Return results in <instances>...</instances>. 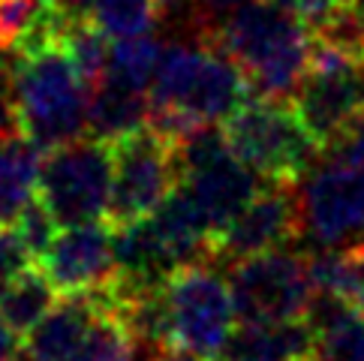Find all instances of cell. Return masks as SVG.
I'll list each match as a JSON object with an SVG mask.
<instances>
[{"label":"cell","mask_w":364,"mask_h":361,"mask_svg":"<svg viewBox=\"0 0 364 361\" xmlns=\"http://www.w3.org/2000/svg\"><path fill=\"white\" fill-rule=\"evenodd\" d=\"M9 85L21 133L40 151L87 136L90 87L63 43V24L51 12L12 51Z\"/></svg>","instance_id":"6da1fadb"},{"label":"cell","mask_w":364,"mask_h":361,"mask_svg":"<svg viewBox=\"0 0 364 361\" xmlns=\"http://www.w3.org/2000/svg\"><path fill=\"white\" fill-rule=\"evenodd\" d=\"M148 94V126L178 141L199 124H223L250 99V85L238 63L214 43L168 40Z\"/></svg>","instance_id":"7a4b0ae2"},{"label":"cell","mask_w":364,"mask_h":361,"mask_svg":"<svg viewBox=\"0 0 364 361\" xmlns=\"http://www.w3.org/2000/svg\"><path fill=\"white\" fill-rule=\"evenodd\" d=\"M211 43L241 67L250 97L277 102L298 97L314 60V36L307 24L268 0H247L238 6L217 28Z\"/></svg>","instance_id":"3957f363"},{"label":"cell","mask_w":364,"mask_h":361,"mask_svg":"<svg viewBox=\"0 0 364 361\" xmlns=\"http://www.w3.org/2000/svg\"><path fill=\"white\" fill-rule=\"evenodd\" d=\"M229 148L262 180H301L322 160L292 102L250 97L223 121Z\"/></svg>","instance_id":"277c9868"},{"label":"cell","mask_w":364,"mask_h":361,"mask_svg":"<svg viewBox=\"0 0 364 361\" xmlns=\"http://www.w3.org/2000/svg\"><path fill=\"white\" fill-rule=\"evenodd\" d=\"M295 196L301 250L364 244V166L322 157L295 184Z\"/></svg>","instance_id":"5b68a950"},{"label":"cell","mask_w":364,"mask_h":361,"mask_svg":"<svg viewBox=\"0 0 364 361\" xmlns=\"http://www.w3.org/2000/svg\"><path fill=\"white\" fill-rule=\"evenodd\" d=\"M114 180V141L82 136L43 157L40 199L60 226L106 220Z\"/></svg>","instance_id":"8992f818"},{"label":"cell","mask_w":364,"mask_h":361,"mask_svg":"<svg viewBox=\"0 0 364 361\" xmlns=\"http://www.w3.org/2000/svg\"><path fill=\"white\" fill-rule=\"evenodd\" d=\"M166 307L172 346L217 358L235 328V301L217 265H181L166 277Z\"/></svg>","instance_id":"52a82bcc"},{"label":"cell","mask_w":364,"mask_h":361,"mask_svg":"<svg viewBox=\"0 0 364 361\" xmlns=\"http://www.w3.org/2000/svg\"><path fill=\"white\" fill-rule=\"evenodd\" d=\"M226 280L241 322L304 319L314 298V277L304 250H268L226 265Z\"/></svg>","instance_id":"ba28073f"},{"label":"cell","mask_w":364,"mask_h":361,"mask_svg":"<svg viewBox=\"0 0 364 361\" xmlns=\"http://www.w3.org/2000/svg\"><path fill=\"white\" fill-rule=\"evenodd\" d=\"M178 184L181 169L175 141L141 126L139 133L114 141V180L106 220L121 226L154 214Z\"/></svg>","instance_id":"9c48e42d"},{"label":"cell","mask_w":364,"mask_h":361,"mask_svg":"<svg viewBox=\"0 0 364 361\" xmlns=\"http://www.w3.org/2000/svg\"><path fill=\"white\" fill-rule=\"evenodd\" d=\"M292 106L325 151L364 112V63L346 51L314 43L310 72Z\"/></svg>","instance_id":"30bf717a"},{"label":"cell","mask_w":364,"mask_h":361,"mask_svg":"<svg viewBox=\"0 0 364 361\" xmlns=\"http://www.w3.org/2000/svg\"><path fill=\"white\" fill-rule=\"evenodd\" d=\"M295 184H289V180H265V187L256 193V199L217 235V265H232L298 241Z\"/></svg>","instance_id":"8fae6325"},{"label":"cell","mask_w":364,"mask_h":361,"mask_svg":"<svg viewBox=\"0 0 364 361\" xmlns=\"http://www.w3.org/2000/svg\"><path fill=\"white\" fill-rule=\"evenodd\" d=\"M60 295L87 292L118 274L114 262V226L109 220L75 223L58 232L55 244L40 262Z\"/></svg>","instance_id":"7c38bea8"},{"label":"cell","mask_w":364,"mask_h":361,"mask_svg":"<svg viewBox=\"0 0 364 361\" xmlns=\"http://www.w3.org/2000/svg\"><path fill=\"white\" fill-rule=\"evenodd\" d=\"M262 187L265 180L235 153H226V157L181 178V190L190 196L193 208L214 235V241L256 199V193Z\"/></svg>","instance_id":"4fadbf2b"},{"label":"cell","mask_w":364,"mask_h":361,"mask_svg":"<svg viewBox=\"0 0 364 361\" xmlns=\"http://www.w3.org/2000/svg\"><path fill=\"white\" fill-rule=\"evenodd\" d=\"M314 343L316 334L304 319L241 322L238 328H232L226 346L214 361H289L310 355Z\"/></svg>","instance_id":"5bb4252c"},{"label":"cell","mask_w":364,"mask_h":361,"mask_svg":"<svg viewBox=\"0 0 364 361\" xmlns=\"http://www.w3.org/2000/svg\"><path fill=\"white\" fill-rule=\"evenodd\" d=\"M97 316L94 292H70L60 295L48 316L24 338V352L33 361H70L79 350L90 322Z\"/></svg>","instance_id":"9a60e30c"},{"label":"cell","mask_w":364,"mask_h":361,"mask_svg":"<svg viewBox=\"0 0 364 361\" xmlns=\"http://www.w3.org/2000/svg\"><path fill=\"white\" fill-rule=\"evenodd\" d=\"M148 112H151L148 90L102 79L100 87L90 90L87 136L121 141L124 136H133L141 126H148Z\"/></svg>","instance_id":"2e32d148"},{"label":"cell","mask_w":364,"mask_h":361,"mask_svg":"<svg viewBox=\"0 0 364 361\" xmlns=\"http://www.w3.org/2000/svg\"><path fill=\"white\" fill-rule=\"evenodd\" d=\"M43 172V151L16 133L0 139V226H12L18 214L36 199Z\"/></svg>","instance_id":"e0dca14e"},{"label":"cell","mask_w":364,"mask_h":361,"mask_svg":"<svg viewBox=\"0 0 364 361\" xmlns=\"http://www.w3.org/2000/svg\"><path fill=\"white\" fill-rule=\"evenodd\" d=\"M58 286L48 280L43 265H28L18 274L0 280V316L24 340L58 304Z\"/></svg>","instance_id":"ac0fdd59"},{"label":"cell","mask_w":364,"mask_h":361,"mask_svg":"<svg viewBox=\"0 0 364 361\" xmlns=\"http://www.w3.org/2000/svg\"><path fill=\"white\" fill-rule=\"evenodd\" d=\"M70 361H139V346L129 334L124 316L97 301V316Z\"/></svg>","instance_id":"d6986e66"},{"label":"cell","mask_w":364,"mask_h":361,"mask_svg":"<svg viewBox=\"0 0 364 361\" xmlns=\"http://www.w3.org/2000/svg\"><path fill=\"white\" fill-rule=\"evenodd\" d=\"M163 48H166V43L154 33L129 36V40H114V45L109 48L106 79L151 90L154 79H157L160 60H163Z\"/></svg>","instance_id":"ffe728a7"},{"label":"cell","mask_w":364,"mask_h":361,"mask_svg":"<svg viewBox=\"0 0 364 361\" xmlns=\"http://www.w3.org/2000/svg\"><path fill=\"white\" fill-rule=\"evenodd\" d=\"M90 21L109 40H129L154 33L160 24V6L157 0H94Z\"/></svg>","instance_id":"44dd1931"},{"label":"cell","mask_w":364,"mask_h":361,"mask_svg":"<svg viewBox=\"0 0 364 361\" xmlns=\"http://www.w3.org/2000/svg\"><path fill=\"white\" fill-rule=\"evenodd\" d=\"M63 43H67L70 55L75 60V70L85 79V85L94 90L102 85L109 70V36L102 33L94 21H75L63 28Z\"/></svg>","instance_id":"7402d4cb"},{"label":"cell","mask_w":364,"mask_h":361,"mask_svg":"<svg viewBox=\"0 0 364 361\" xmlns=\"http://www.w3.org/2000/svg\"><path fill=\"white\" fill-rule=\"evenodd\" d=\"M46 16L48 6L43 0H0V51H18Z\"/></svg>","instance_id":"603a6c76"},{"label":"cell","mask_w":364,"mask_h":361,"mask_svg":"<svg viewBox=\"0 0 364 361\" xmlns=\"http://www.w3.org/2000/svg\"><path fill=\"white\" fill-rule=\"evenodd\" d=\"M310 358L314 361H364V313H353L341 325L319 334Z\"/></svg>","instance_id":"cb8c5ba5"},{"label":"cell","mask_w":364,"mask_h":361,"mask_svg":"<svg viewBox=\"0 0 364 361\" xmlns=\"http://www.w3.org/2000/svg\"><path fill=\"white\" fill-rule=\"evenodd\" d=\"M18 229V235H21V241H24V247H28V253L33 256V262H43L46 259V253H48V247L55 244V238H58V220H55V214H51L46 205H43V199L36 196L28 208H24L21 214H18V220L12 223Z\"/></svg>","instance_id":"d4e9b609"},{"label":"cell","mask_w":364,"mask_h":361,"mask_svg":"<svg viewBox=\"0 0 364 361\" xmlns=\"http://www.w3.org/2000/svg\"><path fill=\"white\" fill-rule=\"evenodd\" d=\"M337 292H341L358 313H364V244L343 247L341 274H337Z\"/></svg>","instance_id":"484cf974"},{"label":"cell","mask_w":364,"mask_h":361,"mask_svg":"<svg viewBox=\"0 0 364 361\" xmlns=\"http://www.w3.org/2000/svg\"><path fill=\"white\" fill-rule=\"evenodd\" d=\"M28 265H33V256L24 247L16 226H0V280L18 274Z\"/></svg>","instance_id":"4316f807"},{"label":"cell","mask_w":364,"mask_h":361,"mask_svg":"<svg viewBox=\"0 0 364 361\" xmlns=\"http://www.w3.org/2000/svg\"><path fill=\"white\" fill-rule=\"evenodd\" d=\"M322 157L343 160V163H353V166H364V112L346 126L341 139L331 141V145L322 151Z\"/></svg>","instance_id":"83f0119b"},{"label":"cell","mask_w":364,"mask_h":361,"mask_svg":"<svg viewBox=\"0 0 364 361\" xmlns=\"http://www.w3.org/2000/svg\"><path fill=\"white\" fill-rule=\"evenodd\" d=\"M90 12H94V0H55L51 6V16H55L63 28L75 21H87Z\"/></svg>","instance_id":"f1b7e54d"},{"label":"cell","mask_w":364,"mask_h":361,"mask_svg":"<svg viewBox=\"0 0 364 361\" xmlns=\"http://www.w3.org/2000/svg\"><path fill=\"white\" fill-rule=\"evenodd\" d=\"M24 350V340L9 328V322L0 316V361H12Z\"/></svg>","instance_id":"f546056e"},{"label":"cell","mask_w":364,"mask_h":361,"mask_svg":"<svg viewBox=\"0 0 364 361\" xmlns=\"http://www.w3.org/2000/svg\"><path fill=\"white\" fill-rule=\"evenodd\" d=\"M12 361H33V358H31V355H28V352H24V350H21V352H18V355H16V358H12Z\"/></svg>","instance_id":"4dcf8cb0"},{"label":"cell","mask_w":364,"mask_h":361,"mask_svg":"<svg viewBox=\"0 0 364 361\" xmlns=\"http://www.w3.org/2000/svg\"><path fill=\"white\" fill-rule=\"evenodd\" d=\"M355 6H358V12H361V18H364V0H355Z\"/></svg>","instance_id":"1f68e13d"},{"label":"cell","mask_w":364,"mask_h":361,"mask_svg":"<svg viewBox=\"0 0 364 361\" xmlns=\"http://www.w3.org/2000/svg\"><path fill=\"white\" fill-rule=\"evenodd\" d=\"M289 361H314L310 355H298V358H289Z\"/></svg>","instance_id":"d6a6232c"}]
</instances>
